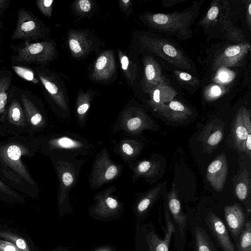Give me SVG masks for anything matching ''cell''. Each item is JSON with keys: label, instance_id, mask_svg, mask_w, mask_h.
<instances>
[{"label": "cell", "instance_id": "cell-1", "mask_svg": "<svg viewBox=\"0 0 251 251\" xmlns=\"http://www.w3.org/2000/svg\"><path fill=\"white\" fill-rule=\"evenodd\" d=\"M39 136H9L0 140V178L16 191L36 197L39 187L22 160L39 151Z\"/></svg>", "mask_w": 251, "mask_h": 251}, {"label": "cell", "instance_id": "cell-2", "mask_svg": "<svg viewBox=\"0 0 251 251\" xmlns=\"http://www.w3.org/2000/svg\"><path fill=\"white\" fill-rule=\"evenodd\" d=\"M203 1H194L190 7L171 13H147L142 20L149 27L159 34L173 36L179 40L192 37L190 26L198 17Z\"/></svg>", "mask_w": 251, "mask_h": 251}, {"label": "cell", "instance_id": "cell-3", "mask_svg": "<svg viewBox=\"0 0 251 251\" xmlns=\"http://www.w3.org/2000/svg\"><path fill=\"white\" fill-rule=\"evenodd\" d=\"M39 151L48 156L53 154L75 157L89 156L98 147L81 135L70 132L39 136Z\"/></svg>", "mask_w": 251, "mask_h": 251}, {"label": "cell", "instance_id": "cell-4", "mask_svg": "<svg viewBox=\"0 0 251 251\" xmlns=\"http://www.w3.org/2000/svg\"><path fill=\"white\" fill-rule=\"evenodd\" d=\"M49 157L58 181L57 196L59 209H69L70 193L76 185L80 170L87 159L61 154H53Z\"/></svg>", "mask_w": 251, "mask_h": 251}, {"label": "cell", "instance_id": "cell-5", "mask_svg": "<svg viewBox=\"0 0 251 251\" xmlns=\"http://www.w3.org/2000/svg\"><path fill=\"white\" fill-rule=\"evenodd\" d=\"M33 69L52 112L60 118H69L68 98L59 75L46 67L36 66Z\"/></svg>", "mask_w": 251, "mask_h": 251}, {"label": "cell", "instance_id": "cell-6", "mask_svg": "<svg viewBox=\"0 0 251 251\" xmlns=\"http://www.w3.org/2000/svg\"><path fill=\"white\" fill-rule=\"evenodd\" d=\"M10 55L12 65L28 67L32 64L46 67L57 56L55 42L51 40L39 42H22L12 45Z\"/></svg>", "mask_w": 251, "mask_h": 251}, {"label": "cell", "instance_id": "cell-7", "mask_svg": "<svg viewBox=\"0 0 251 251\" xmlns=\"http://www.w3.org/2000/svg\"><path fill=\"white\" fill-rule=\"evenodd\" d=\"M154 127L153 122L142 107L129 103L119 113L111 131L139 138L145 130H153Z\"/></svg>", "mask_w": 251, "mask_h": 251}, {"label": "cell", "instance_id": "cell-8", "mask_svg": "<svg viewBox=\"0 0 251 251\" xmlns=\"http://www.w3.org/2000/svg\"><path fill=\"white\" fill-rule=\"evenodd\" d=\"M140 44L146 51L154 54L169 63L185 70H192L191 61L173 43L155 35H145L140 37Z\"/></svg>", "mask_w": 251, "mask_h": 251}, {"label": "cell", "instance_id": "cell-9", "mask_svg": "<svg viewBox=\"0 0 251 251\" xmlns=\"http://www.w3.org/2000/svg\"><path fill=\"white\" fill-rule=\"evenodd\" d=\"M0 136L29 135L19 88L13 86L3 116L0 121Z\"/></svg>", "mask_w": 251, "mask_h": 251}, {"label": "cell", "instance_id": "cell-10", "mask_svg": "<svg viewBox=\"0 0 251 251\" xmlns=\"http://www.w3.org/2000/svg\"><path fill=\"white\" fill-rule=\"evenodd\" d=\"M124 166L113 161L108 150L104 148L96 154L88 177L92 189L101 188L117 179L121 175Z\"/></svg>", "mask_w": 251, "mask_h": 251}, {"label": "cell", "instance_id": "cell-11", "mask_svg": "<svg viewBox=\"0 0 251 251\" xmlns=\"http://www.w3.org/2000/svg\"><path fill=\"white\" fill-rule=\"evenodd\" d=\"M50 29L33 13L23 8L18 10L16 25L11 36L12 41L33 42L40 39L47 40Z\"/></svg>", "mask_w": 251, "mask_h": 251}, {"label": "cell", "instance_id": "cell-12", "mask_svg": "<svg viewBox=\"0 0 251 251\" xmlns=\"http://www.w3.org/2000/svg\"><path fill=\"white\" fill-rule=\"evenodd\" d=\"M21 101L24 110L30 136L47 128L49 122L41 100L29 90L19 88Z\"/></svg>", "mask_w": 251, "mask_h": 251}, {"label": "cell", "instance_id": "cell-13", "mask_svg": "<svg viewBox=\"0 0 251 251\" xmlns=\"http://www.w3.org/2000/svg\"><path fill=\"white\" fill-rule=\"evenodd\" d=\"M116 191L115 186H111L95 194L93 197L95 203L92 208L93 213L102 217H110L118 213L122 204L114 194Z\"/></svg>", "mask_w": 251, "mask_h": 251}, {"label": "cell", "instance_id": "cell-14", "mask_svg": "<svg viewBox=\"0 0 251 251\" xmlns=\"http://www.w3.org/2000/svg\"><path fill=\"white\" fill-rule=\"evenodd\" d=\"M113 151L131 169L142 151L144 143L139 138L127 137L118 141L112 140Z\"/></svg>", "mask_w": 251, "mask_h": 251}, {"label": "cell", "instance_id": "cell-15", "mask_svg": "<svg viewBox=\"0 0 251 251\" xmlns=\"http://www.w3.org/2000/svg\"><path fill=\"white\" fill-rule=\"evenodd\" d=\"M251 50V45L243 42L226 47L214 61V69L236 66L241 63Z\"/></svg>", "mask_w": 251, "mask_h": 251}, {"label": "cell", "instance_id": "cell-16", "mask_svg": "<svg viewBox=\"0 0 251 251\" xmlns=\"http://www.w3.org/2000/svg\"><path fill=\"white\" fill-rule=\"evenodd\" d=\"M116 64L112 50L102 52L97 58L91 75L92 80L107 81L116 74Z\"/></svg>", "mask_w": 251, "mask_h": 251}, {"label": "cell", "instance_id": "cell-17", "mask_svg": "<svg viewBox=\"0 0 251 251\" xmlns=\"http://www.w3.org/2000/svg\"><path fill=\"white\" fill-rule=\"evenodd\" d=\"M144 75L143 86L146 93L159 85L168 84L158 62L150 55L144 58Z\"/></svg>", "mask_w": 251, "mask_h": 251}, {"label": "cell", "instance_id": "cell-18", "mask_svg": "<svg viewBox=\"0 0 251 251\" xmlns=\"http://www.w3.org/2000/svg\"><path fill=\"white\" fill-rule=\"evenodd\" d=\"M227 172V163L224 153L218 156L207 167V179L216 191L220 192L222 190Z\"/></svg>", "mask_w": 251, "mask_h": 251}, {"label": "cell", "instance_id": "cell-19", "mask_svg": "<svg viewBox=\"0 0 251 251\" xmlns=\"http://www.w3.org/2000/svg\"><path fill=\"white\" fill-rule=\"evenodd\" d=\"M165 217L166 230L164 238L160 239L152 227L148 232L146 236V251H169V244L175 231V227L166 208L165 211Z\"/></svg>", "mask_w": 251, "mask_h": 251}, {"label": "cell", "instance_id": "cell-20", "mask_svg": "<svg viewBox=\"0 0 251 251\" xmlns=\"http://www.w3.org/2000/svg\"><path fill=\"white\" fill-rule=\"evenodd\" d=\"M232 137L235 148L240 151L241 146L251 133V115L249 111L242 107L238 112L232 126Z\"/></svg>", "mask_w": 251, "mask_h": 251}, {"label": "cell", "instance_id": "cell-21", "mask_svg": "<svg viewBox=\"0 0 251 251\" xmlns=\"http://www.w3.org/2000/svg\"><path fill=\"white\" fill-rule=\"evenodd\" d=\"M206 222L224 251H236L226 227L219 217L213 213H209L206 218Z\"/></svg>", "mask_w": 251, "mask_h": 251}, {"label": "cell", "instance_id": "cell-22", "mask_svg": "<svg viewBox=\"0 0 251 251\" xmlns=\"http://www.w3.org/2000/svg\"><path fill=\"white\" fill-rule=\"evenodd\" d=\"M92 39V36L83 31L70 32L68 43L72 55L75 57H80L88 54L94 47Z\"/></svg>", "mask_w": 251, "mask_h": 251}, {"label": "cell", "instance_id": "cell-23", "mask_svg": "<svg viewBox=\"0 0 251 251\" xmlns=\"http://www.w3.org/2000/svg\"><path fill=\"white\" fill-rule=\"evenodd\" d=\"M152 108L166 119L174 122L184 121L191 114V111L188 107L174 100L167 103L153 106Z\"/></svg>", "mask_w": 251, "mask_h": 251}, {"label": "cell", "instance_id": "cell-24", "mask_svg": "<svg viewBox=\"0 0 251 251\" xmlns=\"http://www.w3.org/2000/svg\"><path fill=\"white\" fill-rule=\"evenodd\" d=\"M159 162L153 159L143 160L135 162L130 169L132 171V183L140 178L149 180L154 177L159 171Z\"/></svg>", "mask_w": 251, "mask_h": 251}, {"label": "cell", "instance_id": "cell-25", "mask_svg": "<svg viewBox=\"0 0 251 251\" xmlns=\"http://www.w3.org/2000/svg\"><path fill=\"white\" fill-rule=\"evenodd\" d=\"M227 225L234 236H238L243 229L245 221L244 211L237 204L226 206L225 208Z\"/></svg>", "mask_w": 251, "mask_h": 251}, {"label": "cell", "instance_id": "cell-26", "mask_svg": "<svg viewBox=\"0 0 251 251\" xmlns=\"http://www.w3.org/2000/svg\"><path fill=\"white\" fill-rule=\"evenodd\" d=\"M167 204L169 210L176 224L178 226L182 236L185 233L186 224V216L182 212L180 202L175 185H173L167 195Z\"/></svg>", "mask_w": 251, "mask_h": 251}, {"label": "cell", "instance_id": "cell-27", "mask_svg": "<svg viewBox=\"0 0 251 251\" xmlns=\"http://www.w3.org/2000/svg\"><path fill=\"white\" fill-rule=\"evenodd\" d=\"M166 184V181L159 183L139 197L135 204V210L139 215L145 213L161 196Z\"/></svg>", "mask_w": 251, "mask_h": 251}, {"label": "cell", "instance_id": "cell-28", "mask_svg": "<svg viewBox=\"0 0 251 251\" xmlns=\"http://www.w3.org/2000/svg\"><path fill=\"white\" fill-rule=\"evenodd\" d=\"M229 8L227 1L225 0H213L204 18L201 21L200 25L206 27H209L217 24L218 21L224 22L218 18L226 17Z\"/></svg>", "mask_w": 251, "mask_h": 251}, {"label": "cell", "instance_id": "cell-29", "mask_svg": "<svg viewBox=\"0 0 251 251\" xmlns=\"http://www.w3.org/2000/svg\"><path fill=\"white\" fill-rule=\"evenodd\" d=\"M13 74L6 68L0 69V121L3 116L12 86Z\"/></svg>", "mask_w": 251, "mask_h": 251}, {"label": "cell", "instance_id": "cell-30", "mask_svg": "<svg viewBox=\"0 0 251 251\" xmlns=\"http://www.w3.org/2000/svg\"><path fill=\"white\" fill-rule=\"evenodd\" d=\"M148 94L151 99L148 103L152 107L174 100L177 95V92L168 84L159 85L151 89Z\"/></svg>", "mask_w": 251, "mask_h": 251}, {"label": "cell", "instance_id": "cell-31", "mask_svg": "<svg viewBox=\"0 0 251 251\" xmlns=\"http://www.w3.org/2000/svg\"><path fill=\"white\" fill-rule=\"evenodd\" d=\"M92 100V94L89 92H80L76 102L75 118L78 125L84 127L86 124L87 115Z\"/></svg>", "mask_w": 251, "mask_h": 251}, {"label": "cell", "instance_id": "cell-32", "mask_svg": "<svg viewBox=\"0 0 251 251\" xmlns=\"http://www.w3.org/2000/svg\"><path fill=\"white\" fill-rule=\"evenodd\" d=\"M251 190V179L248 171L244 168L237 177L235 185V193L239 200L247 202Z\"/></svg>", "mask_w": 251, "mask_h": 251}, {"label": "cell", "instance_id": "cell-33", "mask_svg": "<svg viewBox=\"0 0 251 251\" xmlns=\"http://www.w3.org/2000/svg\"><path fill=\"white\" fill-rule=\"evenodd\" d=\"M203 143L208 151L216 147L223 137V128L219 126L210 124L205 129Z\"/></svg>", "mask_w": 251, "mask_h": 251}, {"label": "cell", "instance_id": "cell-34", "mask_svg": "<svg viewBox=\"0 0 251 251\" xmlns=\"http://www.w3.org/2000/svg\"><path fill=\"white\" fill-rule=\"evenodd\" d=\"M195 240L197 251H216L209 237L201 227L196 228Z\"/></svg>", "mask_w": 251, "mask_h": 251}, {"label": "cell", "instance_id": "cell-35", "mask_svg": "<svg viewBox=\"0 0 251 251\" xmlns=\"http://www.w3.org/2000/svg\"><path fill=\"white\" fill-rule=\"evenodd\" d=\"M0 198L15 202H25L23 196L0 178Z\"/></svg>", "mask_w": 251, "mask_h": 251}, {"label": "cell", "instance_id": "cell-36", "mask_svg": "<svg viewBox=\"0 0 251 251\" xmlns=\"http://www.w3.org/2000/svg\"><path fill=\"white\" fill-rule=\"evenodd\" d=\"M121 67L124 73L129 81L133 82L136 79L137 70L135 64L129 60L122 51H118Z\"/></svg>", "mask_w": 251, "mask_h": 251}, {"label": "cell", "instance_id": "cell-37", "mask_svg": "<svg viewBox=\"0 0 251 251\" xmlns=\"http://www.w3.org/2000/svg\"><path fill=\"white\" fill-rule=\"evenodd\" d=\"M0 238L15 245L20 251H30L25 241L20 236L7 230H0Z\"/></svg>", "mask_w": 251, "mask_h": 251}, {"label": "cell", "instance_id": "cell-38", "mask_svg": "<svg viewBox=\"0 0 251 251\" xmlns=\"http://www.w3.org/2000/svg\"><path fill=\"white\" fill-rule=\"evenodd\" d=\"M238 251H251V224H245L241 231L238 244Z\"/></svg>", "mask_w": 251, "mask_h": 251}, {"label": "cell", "instance_id": "cell-39", "mask_svg": "<svg viewBox=\"0 0 251 251\" xmlns=\"http://www.w3.org/2000/svg\"><path fill=\"white\" fill-rule=\"evenodd\" d=\"M11 68L20 77L34 84L38 83V80L35 75L34 69L22 66L12 65Z\"/></svg>", "mask_w": 251, "mask_h": 251}, {"label": "cell", "instance_id": "cell-40", "mask_svg": "<svg viewBox=\"0 0 251 251\" xmlns=\"http://www.w3.org/2000/svg\"><path fill=\"white\" fill-rule=\"evenodd\" d=\"M53 0H38L36 1L40 11L46 17L50 18L53 8Z\"/></svg>", "mask_w": 251, "mask_h": 251}, {"label": "cell", "instance_id": "cell-41", "mask_svg": "<svg viewBox=\"0 0 251 251\" xmlns=\"http://www.w3.org/2000/svg\"><path fill=\"white\" fill-rule=\"evenodd\" d=\"M227 22L225 23L224 26L227 31V35L228 38L232 41L236 42L243 43L244 40V36L241 32L237 28L232 27L231 25H227Z\"/></svg>", "mask_w": 251, "mask_h": 251}, {"label": "cell", "instance_id": "cell-42", "mask_svg": "<svg viewBox=\"0 0 251 251\" xmlns=\"http://www.w3.org/2000/svg\"><path fill=\"white\" fill-rule=\"evenodd\" d=\"M175 74L181 81L189 85H196L199 83V80L196 78L186 72L176 71Z\"/></svg>", "mask_w": 251, "mask_h": 251}, {"label": "cell", "instance_id": "cell-43", "mask_svg": "<svg viewBox=\"0 0 251 251\" xmlns=\"http://www.w3.org/2000/svg\"><path fill=\"white\" fill-rule=\"evenodd\" d=\"M76 8L82 13H88L92 8V3L88 0H80L76 2Z\"/></svg>", "mask_w": 251, "mask_h": 251}, {"label": "cell", "instance_id": "cell-44", "mask_svg": "<svg viewBox=\"0 0 251 251\" xmlns=\"http://www.w3.org/2000/svg\"><path fill=\"white\" fill-rule=\"evenodd\" d=\"M240 151L245 152L251 158V133L248 134L242 144Z\"/></svg>", "mask_w": 251, "mask_h": 251}, {"label": "cell", "instance_id": "cell-45", "mask_svg": "<svg viewBox=\"0 0 251 251\" xmlns=\"http://www.w3.org/2000/svg\"><path fill=\"white\" fill-rule=\"evenodd\" d=\"M0 251H20L15 245L0 239Z\"/></svg>", "mask_w": 251, "mask_h": 251}, {"label": "cell", "instance_id": "cell-46", "mask_svg": "<svg viewBox=\"0 0 251 251\" xmlns=\"http://www.w3.org/2000/svg\"><path fill=\"white\" fill-rule=\"evenodd\" d=\"M10 5L9 0H0V17H2Z\"/></svg>", "mask_w": 251, "mask_h": 251}, {"label": "cell", "instance_id": "cell-47", "mask_svg": "<svg viewBox=\"0 0 251 251\" xmlns=\"http://www.w3.org/2000/svg\"><path fill=\"white\" fill-rule=\"evenodd\" d=\"M131 5V2L129 0H122L120 1L121 9L124 11H127Z\"/></svg>", "mask_w": 251, "mask_h": 251}, {"label": "cell", "instance_id": "cell-48", "mask_svg": "<svg viewBox=\"0 0 251 251\" xmlns=\"http://www.w3.org/2000/svg\"><path fill=\"white\" fill-rule=\"evenodd\" d=\"M183 0H164L162 2L163 5L164 7H170L172 6L177 3H180Z\"/></svg>", "mask_w": 251, "mask_h": 251}, {"label": "cell", "instance_id": "cell-49", "mask_svg": "<svg viewBox=\"0 0 251 251\" xmlns=\"http://www.w3.org/2000/svg\"><path fill=\"white\" fill-rule=\"evenodd\" d=\"M249 4L248 5V7L247 8V19L248 21V23L249 25V27H251V0L249 1Z\"/></svg>", "mask_w": 251, "mask_h": 251}, {"label": "cell", "instance_id": "cell-50", "mask_svg": "<svg viewBox=\"0 0 251 251\" xmlns=\"http://www.w3.org/2000/svg\"><path fill=\"white\" fill-rule=\"evenodd\" d=\"M1 33L0 32V53L1 52Z\"/></svg>", "mask_w": 251, "mask_h": 251}, {"label": "cell", "instance_id": "cell-51", "mask_svg": "<svg viewBox=\"0 0 251 251\" xmlns=\"http://www.w3.org/2000/svg\"><path fill=\"white\" fill-rule=\"evenodd\" d=\"M97 251H110L108 250V249H103L99 250H98Z\"/></svg>", "mask_w": 251, "mask_h": 251}]
</instances>
